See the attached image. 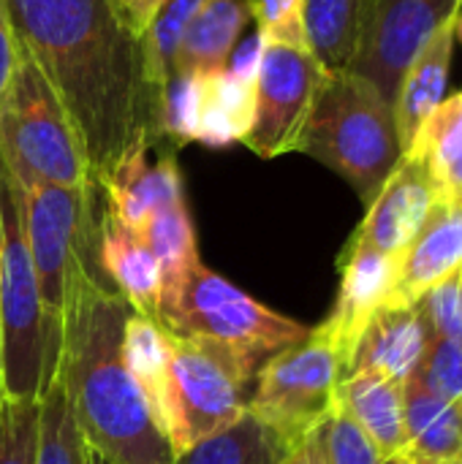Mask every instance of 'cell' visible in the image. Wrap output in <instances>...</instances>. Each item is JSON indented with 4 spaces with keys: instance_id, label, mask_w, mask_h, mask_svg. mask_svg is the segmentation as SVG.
<instances>
[{
    "instance_id": "cell-1",
    "label": "cell",
    "mask_w": 462,
    "mask_h": 464,
    "mask_svg": "<svg viewBox=\"0 0 462 464\" xmlns=\"http://www.w3.org/2000/svg\"><path fill=\"white\" fill-rule=\"evenodd\" d=\"M16 44L65 109L95 185L133 150L163 144L142 33L120 0H5Z\"/></svg>"
},
{
    "instance_id": "cell-2",
    "label": "cell",
    "mask_w": 462,
    "mask_h": 464,
    "mask_svg": "<svg viewBox=\"0 0 462 464\" xmlns=\"http://www.w3.org/2000/svg\"><path fill=\"white\" fill-rule=\"evenodd\" d=\"M133 310L103 283L95 258L71 283L57 375L87 451L106 464H174V451L123 359Z\"/></svg>"
},
{
    "instance_id": "cell-3",
    "label": "cell",
    "mask_w": 462,
    "mask_h": 464,
    "mask_svg": "<svg viewBox=\"0 0 462 464\" xmlns=\"http://www.w3.org/2000/svg\"><path fill=\"white\" fill-rule=\"evenodd\" d=\"M297 152L340 174L370 204L403 158L395 109L362 73H329Z\"/></svg>"
},
{
    "instance_id": "cell-4",
    "label": "cell",
    "mask_w": 462,
    "mask_h": 464,
    "mask_svg": "<svg viewBox=\"0 0 462 464\" xmlns=\"http://www.w3.org/2000/svg\"><path fill=\"white\" fill-rule=\"evenodd\" d=\"M8 179L14 182L19 196L25 237H27L30 261L38 283V296L44 310V337H46V375L52 386L63 351L71 283L79 266L95 258V239H98V220H101L95 212V201L101 188L98 185L63 188L46 182H19L14 177Z\"/></svg>"
},
{
    "instance_id": "cell-5",
    "label": "cell",
    "mask_w": 462,
    "mask_h": 464,
    "mask_svg": "<svg viewBox=\"0 0 462 464\" xmlns=\"http://www.w3.org/2000/svg\"><path fill=\"white\" fill-rule=\"evenodd\" d=\"M0 166L19 182L95 185L60 98L22 46L0 101Z\"/></svg>"
},
{
    "instance_id": "cell-6",
    "label": "cell",
    "mask_w": 462,
    "mask_h": 464,
    "mask_svg": "<svg viewBox=\"0 0 462 464\" xmlns=\"http://www.w3.org/2000/svg\"><path fill=\"white\" fill-rule=\"evenodd\" d=\"M49 389L38 283L14 182L0 166V400H41Z\"/></svg>"
},
{
    "instance_id": "cell-7",
    "label": "cell",
    "mask_w": 462,
    "mask_h": 464,
    "mask_svg": "<svg viewBox=\"0 0 462 464\" xmlns=\"http://www.w3.org/2000/svg\"><path fill=\"white\" fill-rule=\"evenodd\" d=\"M172 343V435L174 457L229 430L248 413L256 375L264 362L202 337Z\"/></svg>"
},
{
    "instance_id": "cell-8",
    "label": "cell",
    "mask_w": 462,
    "mask_h": 464,
    "mask_svg": "<svg viewBox=\"0 0 462 464\" xmlns=\"http://www.w3.org/2000/svg\"><path fill=\"white\" fill-rule=\"evenodd\" d=\"M340 378L343 359L332 334L321 324L310 329L302 343L261 364L248 413L291 451L332 413Z\"/></svg>"
},
{
    "instance_id": "cell-9",
    "label": "cell",
    "mask_w": 462,
    "mask_h": 464,
    "mask_svg": "<svg viewBox=\"0 0 462 464\" xmlns=\"http://www.w3.org/2000/svg\"><path fill=\"white\" fill-rule=\"evenodd\" d=\"M161 326L177 337H202L237 348L259 362L302 343L310 329L256 302L251 294L199 264L177 302L161 318Z\"/></svg>"
},
{
    "instance_id": "cell-10",
    "label": "cell",
    "mask_w": 462,
    "mask_h": 464,
    "mask_svg": "<svg viewBox=\"0 0 462 464\" xmlns=\"http://www.w3.org/2000/svg\"><path fill=\"white\" fill-rule=\"evenodd\" d=\"M327 76L329 71L308 46L261 41L253 76V120L242 144L264 160L297 152Z\"/></svg>"
},
{
    "instance_id": "cell-11",
    "label": "cell",
    "mask_w": 462,
    "mask_h": 464,
    "mask_svg": "<svg viewBox=\"0 0 462 464\" xmlns=\"http://www.w3.org/2000/svg\"><path fill=\"white\" fill-rule=\"evenodd\" d=\"M457 5L460 0H373L351 71L370 79L392 103L414 54L457 14Z\"/></svg>"
},
{
    "instance_id": "cell-12",
    "label": "cell",
    "mask_w": 462,
    "mask_h": 464,
    "mask_svg": "<svg viewBox=\"0 0 462 464\" xmlns=\"http://www.w3.org/2000/svg\"><path fill=\"white\" fill-rule=\"evenodd\" d=\"M441 198L444 193L428 163L417 152H403L395 171L368 204V215L351 239L389 256H403Z\"/></svg>"
},
{
    "instance_id": "cell-13",
    "label": "cell",
    "mask_w": 462,
    "mask_h": 464,
    "mask_svg": "<svg viewBox=\"0 0 462 464\" xmlns=\"http://www.w3.org/2000/svg\"><path fill=\"white\" fill-rule=\"evenodd\" d=\"M400 256L381 253L357 239H349L340 256V291L332 315L324 321V329L332 334L338 353L343 359V370L351 359V351L370 324V318L392 304L395 283H398Z\"/></svg>"
},
{
    "instance_id": "cell-14",
    "label": "cell",
    "mask_w": 462,
    "mask_h": 464,
    "mask_svg": "<svg viewBox=\"0 0 462 464\" xmlns=\"http://www.w3.org/2000/svg\"><path fill=\"white\" fill-rule=\"evenodd\" d=\"M433 334L419 302L408 307L387 304L362 329L343 378L351 372H376L406 386L417 375Z\"/></svg>"
},
{
    "instance_id": "cell-15",
    "label": "cell",
    "mask_w": 462,
    "mask_h": 464,
    "mask_svg": "<svg viewBox=\"0 0 462 464\" xmlns=\"http://www.w3.org/2000/svg\"><path fill=\"white\" fill-rule=\"evenodd\" d=\"M98 188L106 198V212L136 234L158 209L185 198L174 150L161 152L150 163V147H139Z\"/></svg>"
},
{
    "instance_id": "cell-16",
    "label": "cell",
    "mask_w": 462,
    "mask_h": 464,
    "mask_svg": "<svg viewBox=\"0 0 462 464\" xmlns=\"http://www.w3.org/2000/svg\"><path fill=\"white\" fill-rule=\"evenodd\" d=\"M462 269V196L441 198L422 231L403 250L392 304L408 307Z\"/></svg>"
},
{
    "instance_id": "cell-17",
    "label": "cell",
    "mask_w": 462,
    "mask_h": 464,
    "mask_svg": "<svg viewBox=\"0 0 462 464\" xmlns=\"http://www.w3.org/2000/svg\"><path fill=\"white\" fill-rule=\"evenodd\" d=\"M95 264L112 280L114 291L128 302L136 315L158 321L163 277L158 258L147 242L123 226L112 212H101L98 239H95Z\"/></svg>"
},
{
    "instance_id": "cell-18",
    "label": "cell",
    "mask_w": 462,
    "mask_h": 464,
    "mask_svg": "<svg viewBox=\"0 0 462 464\" xmlns=\"http://www.w3.org/2000/svg\"><path fill=\"white\" fill-rule=\"evenodd\" d=\"M457 16V14H455ZM455 16L447 19L414 54L411 65L406 68L392 109L398 122V136L403 152L411 150L417 133L428 122V117L444 103L447 79L452 71V52H455Z\"/></svg>"
},
{
    "instance_id": "cell-19",
    "label": "cell",
    "mask_w": 462,
    "mask_h": 464,
    "mask_svg": "<svg viewBox=\"0 0 462 464\" xmlns=\"http://www.w3.org/2000/svg\"><path fill=\"white\" fill-rule=\"evenodd\" d=\"M338 405L362 427L384 462L406 454L408 435L400 383L376 372H351L338 383Z\"/></svg>"
},
{
    "instance_id": "cell-20",
    "label": "cell",
    "mask_w": 462,
    "mask_h": 464,
    "mask_svg": "<svg viewBox=\"0 0 462 464\" xmlns=\"http://www.w3.org/2000/svg\"><path fill=\"white\" fill-rule=\"evenodd\" d=\"M248 22V0H207L177 46L172 79H193L226 71Z\"/></svg>"
},
{
    "instance_id": "cell-21",
    "label": "cell",
    "mask_w": 462,
    "mask_h": 464,
    "mask_svg": "<svg viewBox=\"0 0 462 464\" xmlns=\"http://www.w3.org/2000/svg\"><path fill=\"white\" fill-rule=\"evenodd\" d=\"M123 359L139 383L163 438L172 435V343L169 332L147 315L131 313L123 329Z\"/></svg>"
},
{
    "instance_id": "cell-22",
    "label": "cell",
    "mask_w": 462,
    "mask_h": 464,
    "mask_svg": "<svg viewBox=\"0 0 462 464\" xmlns=\"http://www.w3.org/2000/svg\"><path fill=\"white\" fill-rule=\"evenodd\" d=\"M139 237L147 242V247L152 250V256L158 258V266H161V277H163L161 310H158V324H161V318H166L177 307L193 269L202 264L199 250H196V231H193V220L188 212V201L180 198V201L158 209L147 220V226L142 228Z\"/></svg>"
},
{
    "instance_id": "cell-23",
    "label": "cell",
    "mask_w": 462,
    "mask_h": 464,
    "mask_svg": "<svg viewBox=\"0 0 462 464\" xmlns=\"http://www.w3.org/2000/svg\"><path fill=\"white\" fill-rule=\"evenodd\" d=\"M373 0H305V38L329 71H351L365 38Z\"/></svg>"
},
{
    "instance_id": "cell-24",
    "label": "cell",
    "mask_w": 462,
    "mask_h": 464,
    "mask_svg": "<svg viewBox=\"0 0 462 464\" xmlns=\"http://www.w3.org/2000/svg\"><path fill=\"white\" fill-rule=\"evenodd\" d=\"M406 454L414 462H444L462 454V400L447 402L414 378L403 386Z\"/></svg>"
},
{
    "instance_id": "cell-25",
    "label": "cell",
    "mask_w": 462,
    "mask_h": 464,
    "mask_svg": "<svg viewBox=\"0 0 462 464\" xmlns=\"http://www.w3.org/2000/svg\"><path fill=\"white\" fill-rule=\"evenodd\" d=\"M408 152H417L433 179L438 182L444 198L462 196V98L452 95L428 117L417 133Z\"/></svg>"
},
{
    "instance_id": "cell-26",
    "label": "cell",
    "mask_w": 462,
    "mask_h": 464,
    "mask_svg": "<svg viewBox=\"0 0 462 464\" xmlns=\"http://www.w3.org/2000/svg\"><path fill=\"white\" fill-rule=\"evenodd\" d=\"M289 449L251 413L229 430L191 446L174 464H280Z\"/></svg>"
},
{
    "instance_id": "cell-27",
    "label": "cell",
    "mask_w": 462,
    "mask_h": 464,
    "mask_svg": "<svg viewBox=\"0 0 462 464\" xmlns=\"http://www.w3.org/2000/svg\"><path fill=\"white\" fill-rule=\"evenodd\" d=\"M204 3L207 0H163L158 5L150 27L142 35L147 82L155 90L161 103L166 98V87L172 79V60L177 54V46H180L185 30L191 27V22L204 8Z\"/></svg>"
},
{
    "instance_id": "cell-28",
    "label": "cell",
    "mask_w": 462,
    "mask_h": 464,
    "mask_svg": "<svg viewBox=\"0 0 462 464\" xmlns=\"http://www.w3.org/2000/svg\"><path fill=\"white\" fill-rule=\"evenodd\" d=\"M35 464H87V449L60 381H54L41 397Z\"/></svg>"
},
{
    "instance_id": "cell-29",
    "label": "cell",
    "mask_w": 462,
    "mask_h": 464,
    "mask_svg": "<svg viewBox=\"0 0 462 464\" xmlns=\"http://www.w3.org/2000/svg\"><path fill=\"white\" fill-rule=\"evenodd\" d=\"M41 400H0V464H35Z\"/></svg>"
},
{
    "instance_id": "cell-30",
    "label": "cell",
    "mask_w": 462,
    "mask_h": 464,
    "mask_svg": "<svg viewBox=\"0 0 462 464\" xmlns=\"http://www.w3.org/2000/svg\"><path fill=\"white\" fill-rule=\"evenodd\" d=\"M417 383H422L430 394L455 402L462 400V343L449 340L441 334H433L428 353L414 375Z\"/></svg>"
},
{
    "instance_id": "cell-31",
    "label": "cell",
    "mask_w": 462,
    "mask_h": 464,
    "mask_svg": "<svg viewBox=\"0 0 462 464\" xmlns=\"http://www.w3.org/2000/svg\"><path fill=\"white\" fill-rule=\"evenodd\" d=\"M251 19L259 24L261 41L308 46L305 38V0H248Z\"/></svg>"
},
{
    "instance_id": "cell-32",
    "label": "cell",
    "mask_w": 462,
    "mask_h": 464,
    "mask_svg": "<svg viewBox=\"0 0 462 464\" xmlns=\"http://www.w3.org/2000/svg\"><path fill=\"white\" fill-rule=\"evenodd\" d=\"M419 304L436 334L462 343V269L433 285Z\"/></svg>"
},
{
    "instance_id": "cell-33",
    "label": "cell",
    "mask_w": 462,
    "mask_h": 464,
    "mask_svg": "<svg viewBox=\"0 0 462 464\" xmlns=\"http://www.w3.org/2000/svg\"><path fill=\"white\" fill-rule=\"evenodd\" d=\"M16 60H19V44H16L14 27H11V19H8L5 0H0V101H3V95H5V90L11 84Z\"/></svg>"
},
{
    "instance_id": "cell-34",
    "label": "cell",
    "mask_w": 462,
    "mask_h": 464,
    "mask_svg": "<svg viewBox=\"0 0 462 464\" xmlns=\"http://www.w3.org/2000/svg\"><path fill=\"white\" fill-rule=\"evenodd\" d=\"M280 464H329L327 462V454H324V446H321L319 430L310 432L305 440H300V443L280 459Z\"/></svg>"
},
{
    "instance_id": "cell-35",
    "label": "cell",
    "mask_w": 462,
    "mask_h": 464,
    "mask_svg": "<svg viewBox=\"0 0 462 464\" xmlns=\"http://www.w3.org/2000/svg\"><path fill=\"white\" fill-rule=\"evenodd\" d=\"M161 3H163V0H120L125 16L131 19V24H133L142 35H144V30L150 27V22H152V16H155V11H158Z\"/></svg>"
},
{
    "instance_id": "cell-36",
    "label": "cell",
    "mask_w": 462,
    "mask_h": 464,
    "mask_svg": "<svg viewBox=\"0 0 462 464\" xmlns=\"http://www.w3.org/2000/svg\"><path fill=\"white\" fill-rule=\"evenodd\" d=\"M455 38L462 41V0L460 5H457V16H455Z\"/></svg>"
},
{
    "instance_id": "cell-37",
    "label": "cell",
    "mask_w": 462,
    "mask_h": 464,
    "mask_svg": "<svg viewBox=\"0 0 462 464\" xmlns=\"http://www.w3.org/2000/svg\"><path fill=\"white\" fill-rule=\"evenodd\" d=\"M384 464H417L408 454H398V457H392V459H387Z\"/></svg>"
},
{
    "instance_id": "cell-38",
    "label": "cell",
    "mask_w": 462,
    "mask_h": 464,
    "mask_svg": "<svg viewBox=\"0 0 462 464\" xmlns=\"http://www.w3.org/2000/svg\"><path fill=\"white\" fill-rule=\"evenodd\" d=\"M84 449H87V446H84ZM87 464H106V462H103V459H101L98 454H93V451H87Z\"/></svg>"
},
{
    "instance_id": "cell-39",
    "label": "cell",
    "mask_w": 462,
    "mask_h": 464,
    "mask_svg": "<svg viewBox=\"0 0 462 464\" xmlns=\"http://www.w3.org/2000/svg\"><path fill=\"white\" fill-rule=\"evenodd\" d=\"M417 464H419V462H417ZM425 464H462V454L452 457V459H444V462H425Z\"/></svg>"
},
{
    "instance_id": "cell-40",
    "label": "cell",
    "mask_w": 462,
    "mask_h": 464,
    "mask_svg": "<svg viewBox=\"0 0 462 464\" xmlns=\"http://www.w3.org/2000/svg\"><path fill=\"white\" fill-rule=\"evenodd\" d=\"M460 98H462V92H460Z\"/></svg>"
}]
</instances>
